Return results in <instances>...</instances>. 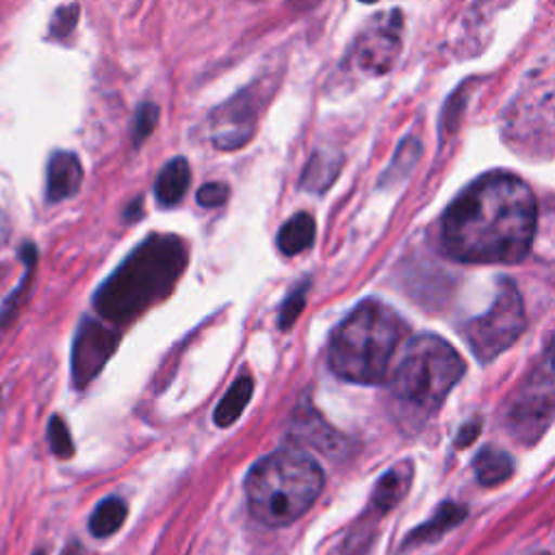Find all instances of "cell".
Returning a JSON list of instances; mask_svg holds the SVG:
<instances>
[{
  "label": "cell",
  "instance_id": "cell-1",
  "mask_svg": "<svg viewBox=\"0 0 555 555\" xmlns=\"http://www.w3.org/2000/svg\"><path fill=\"white\" fill-rule=\"evenodd\" d=\"M538 206L525 180L492 171L470 182L444 210L442 245L460 262H520L535 234Z\"/></svg>",
  "mask_w": 555,
  "mask_h": 555
},
{
  "label": "cell",
  "instance_id": "cell-2",
  "mask_svg": "<svg viewBox=\"0 0 555 555\" xmlns=\"http://www.w3.org/2000/svg\"><path fill=\"white\" fill-rule=\"evenodd\" d=\"M186 260L189 249L180 236H147L98 288V314L115 325L132 321L173 291Z\"/></svg>",
  "mask_w": 555,
  "mask_h": 555
},
{
  "label": "cell",
  "instance_id": "cell-3",
  "mask_svg": "<svg viewBox=\"0 0 555 555\" xmlns=\"http://www.w3.org/2000/svg\"><path fill=\"white\" fill-rule=\"evenodd\" d=\"M408 327L384 301H360L332 332L327 360L332 371L353 384H377L386 377L392 356Z\"/></svg>",
  "mask_w": 555,
  "mask_h": 555
},
{
  "label": "cell",
  "instance_id": "cell-4",
  "mask_svg": "<svg viewBox=\"0 0 555 555\" xmlns=\"http://www.w3.org/2000/svg\"><path fill=\"white\" fill-rule=\"evenodd\" d=\"M323 490V470L306 453L282 449L262 457L245 479L249 512L269 527L301 518Z\"/></svg>",
  "mask_w": 555,
  "mask_h": 555
},
{
  "label": "cell",
  "instance_id": "cell-5",
  "mask_svg": "<svg viewBox=\"0 0 555 555\" xmlns=\"http://www.w3.org/2000/svg\"><path fill=\"white\" fill-rule=\"evenodd\" d=\"M464 375L462 356L436 334L414 336L390 377L392 397L408 410L429 416Z\"/></svg>",
  "mask_w": 555,
  "mask_h": 555
},
{
  "label": "cell",
  "instance_id": "cell-6",
  "mask_svg": "<svg viewBox=\"0 0 555 555\" xmlns=\"http://www.w3.org/2000/svg\"><path fill=\"white\" fill-rule=\"evenodd\" d=\"M525 323L522 297L516 284L503 278L490 308L483 314L473 317L462 332L477 360L488 362L516 343L525 332Z\"/></svg>",
  "mask_w": 555,
  "mask_h": 555
},
{
  "label": "cell",
  "instance_id": "cell-7",
  "mask_svg": "<svg viewBox=\"0 0 555 555\" xmlns=\"http://www.w3.org/2000/svg\"><path fill=\"white\" fill-rule=\"evenodd\" d=\"M553 418V369L551 353L544 366L535 369L516 390L505 408V427L522 444H533L544 436Z\"/></svg>",
  "mask_w": 555,
  "mask_h": 555
},
{
  "label": "cell",
  "instance_id": "cell-8",
  "mask_svg": "<svg viewBox=\"0 0 555 555\" xmlns=\"http://www.w3.org/2000/svg\"><path fill=\"white\" fill-rule=\"evenodd\" d=\"M119 345V332L104 323L85 319L72 347V377L78 388L87 386L108 362Z\"/></svg>",
  "mask_w": 555,
  "mask_h": 555
},
{
  "label": "cell",
  "instance_id": "cell-9",
  "mask_svg": "<svg viewBox=\"0 0 555 555\" xmlns=\"http://www.w3.org/2000/svg\"><path fill=\"white\" fill-rule=\"evenodd\" d=\"M256 130V100L251 91H238L210 113V139L221 150H236Z\"/></svg>",
  "mask_w": 555,
  "mask_h": 555
},
{
  "label": "cell",
  "instance_id": "cell-10",
  "mask_svg": "<svg viewBox=\"0 0 555 555\" xmlns=\"http://www.w3.org/2000/svg\"><path fill=\"white\" fill-rule=\"evenodd\" d=\"M392 17H388L384 24H379L375 30L364 33L358 41L356 59L362 72L366 74H384L395 63V56L399 52V26H401V13L392 11Z\"/></svg>",
  "mask_w": 555,
  "mask_h": 555
},
{
  "label": "cell",
  "instance_id": "cell-11",
  "mask_svg": "<svg viewBox=\"0 0 555 555\" xmlns=\"http://www.w3.org/2000/svg\"><path fill=\"white\" fill-rule=\"evenodd\" d=\"M412 477H414V466H412L410 460H403V462L390 466L377 479V483H375V488L371 492V501H369L366 514L362 516V520L373 525L377 518H382L395 505H399L403 501V496L408 494L410 486H412Z\"/></svg>",
  "mask_w": 555,
  "mask_h": 555
},
{
  "label": "cell",
  "instance_id": "cell-12",
  "mask_svg": "<svg viewBox=\"0 0 555 555\" xmlns=\"http://www.w3.org/2000/svg\"><path fill=\"white\" fill-rule=\"evenodd\" d=\"M291 438L325 455H340L345 451V438L312 405H306L295 414Z\"/></svg>",
  "mask_w": 555,
  "mask_h": 555
},
{
  "label": "cell",
  "instance_id": "cell-13",
  "mask_svg": "<svg viewBox=\"0 0 555 555\" xmlns=\"http://www.w3.org/2000/svg\"><path fill=\"white\" fill-rule=\"evenodd\" d=\"M82 184V165L74 152L59 150L48 160L46 173V195L50 202H61L72 195Z\"/></svg>",
  "mask_w": 555,
  "mask_h": 555
},
{
  "label": "cell",
  "instance_id": "cell-14",
  "mask_svg": "<svg viewBox=\"0 0 555 555\" xmlns=\"http://www.w3.org/2000/svg\"><path fill=\"white\" fill-rule=\"evenodd\" d=\"M466 514H468V509H466L464 505H460V503H453V501L440 503L438 509L434 512V516H431L427 522L414 527V529L408 533L403 546H412V544H423V542L438 540V538H440L442 533H447L451 527L460 525V522L466 518Z\"/></svg>",
  "mask_w": 555,
  "mask_h": 555
},
{
  "label": "cell",
  "instance_id": "cell-15",
  "mask_svg": "<svg viewBox=\"0 0 555 555\" xmlns=\"http://www.w3.org/2000/svg\"><path fill=\"white\" fill-rule=\"evenodd\" d=\"M189 182H191V169H189V163L186 158L178 156V158H171L158 173L156 178V184H154V193H156V199L160 206H173L178 204L186 189H189Z\"/></svg>",
  "mask_w": 555,
  "mask_h": 555
},
{
  "label": "cell",
  "instance_id": "cell-16",
  "mask_svg": "<svg viewBox=\"0 0 555 555\" xmlns=\"http://www.w3.org/2000/svg\"><path fill=\"white\" fill-rule=\"evenodd\" d=\"M473 468H475V475H477L479 483L492 488V486H499V483H503L512 477L514 462L505 451L494 449V447H486L475 455Z\"/></svg>",
  "mask_w": 555,
  "mask_h": 555
},
{
  "label": "cell",
  "instance_id": "cell-17",
  "mask_svg": "<svg viewBox=\"0 0 555 555\" xmlns=\"http://www.w3.org/2000/svg\"><path fill=\"white\" fill-rule=\"evenodd\" d=\"M314 219L308 212L293 215L278 232V247L286 256L301 254L314 241Z\"/></svg>",
  "mask_w": 555,
  "mask_h": 555
},
{
  "label": "cell",
  "instance_id": "cell-18",
  "mask_svg": "<svg viewBox=\"0 0 555 555\" xmlns=\"http://www.w3.org/2000/svg\"><path fill=\"white\" fill-rule=\"evenodd\" d=\"M254 395V379L249 375H241L230 388L228 392L221 397V401L215 408V423L219 427H230L247 408L249 399Z\"/></svg>",
  "mask_w": 555,
  "mask_h": 555
},
{
  "label": "cell",
  "instance_id": "cell-19",
  "mask_svg": "<svg viewBox=\"0 0 555 555\" xmlns=\"http://www.w3.org/2000/svg\"><path fill=\"white\" fill-rule=\"evenodd\" d=\"M20 256L26 262V271H24L20 284L13 288V293L4 299V304L0 308V327H7V325L13 323V319L20 312V308L26 304V295H28V288H30V282H33V275H35V264H37V249H35V245L33 243H24L22 249H20Z\"/></svg>",
  "mask_w": 555,
  "mask_h": 555
},
{
  "label": "cell",
  "instance_id": "cell-20",
  "mask_svg": "<svg viewBox=\"0 0 555 555\" xmlns=\"http://www.w3.org/2000/svg\"><path fill=\"white\" fill-rule=\"evenodd\" d=\"M340 163L343 158L338 154H332L330 150L325 152H314L304 169V176H301V186L306 191H314V193H323L332 182L334 178L338 176V169H340Z\"/></svg>",
  "mask_w": 555,
  "mask_h": 555
},
{
  "label": "cell",
  "instance_id": "cell-21",
  "mask_svg": "<svg viewBox=\"0 0 555 555\" xmlns=\"http://www.w3.org/2000/svg\"><path fill=\"white\" fill-rule=\"evenodd\" d=\"M128 507L119 496H108L95 505L89 518V531L95 538L113 535L126 520Z\"/></svg>",
  "mask_w": 555,
  "mask_h": 555
},
{
  "label": "cell",
  "instance_id": "cell-22",
  "mask_svg": "<svg viewBox=\"0 0 555 555\" xmlns=\"http://www.w3.org/2000/svg\"><path fill=\"white\" fill-rule=\"evenodd\" d=\"M48 442H50V451L61 457V460H69L74 455V442H72V434L65 425V421L61 416H52L48 423Z\"/></svg>",
  "mask_w": 555,
  "mask_h": 555
},
{
  "label": "cell",
  "instance_id": "cell-23",
  "mask_svg": "<svg viewBox=\"0 0 555 555\" xmlns=\"http://www.w3.org/2000/svg\"><path fill=\"white\" fill-rule=\"evenodd\" d=\"M304 306H306V286L293 291V293L284 299L282 310H280V317H278L280 330H288L291 325H295V321L299 319Z\"/></svg>",
  "mask_w": 555,
  "mask_h": 555
},
{
  "label": "cell",
  "instance_id": "cell-24",
  "mask_svg": "<svg viewBox=\"0 0 555 555\" xmlns=\"http://www.w3.org/2000/svg\"><path fill=\"white\" fill-rule=\"evenodd\" d=\"M158 119V106L152 102H145L139 106L137 117H134V128H132V139L134 143H141L156 126Z\"/></svg>",
  "mask_w": 555,
  "mask_h": 555
},
{
  "label": "cell",
  "instance_id": "cell-25",
  "mask_svg": "<svg viewBox=\"0 0 555 555\" xmlns=\"http://www.w3.org/2000/svg\"><path fill=\"white\" fill-rule=\"evenodd\" d=\"M76 22H78V4H67V7L56 9V13L50 22L52 37H67L74 30Z\"/></svg>",
  "mask_w": 555,
  "mask_h": 555
},
{
  "label": "cell",
  "instance_id": "cell-26",
  "mask_svg": "<svg viewBox=\"0 0 555 555\" xmlns=\"http://www.w3.org/2000/svg\"><path fill=\"white\" fill-rule=\"evenodd\" d=\"M228 193H230V189L223 182L202 184L197 191V204L204 208H217L228 199Z\"/></svg>",
  "mask_w": 555,
  "mask_h": 555
},
{
  "label": "cell",
  "instance_id": "cell-27",
  "mask_svg": "<svg viewBox=\"0 0 555 555\" xmlns=\"http://www.w3.org/2000/svg\"><path fill=\"white\" fill-rule=\"evenodd\" d=\"M477 436H479V423L473 421V423H466V425L460 429L455 442H457V447H466V444H470Z\"/></svg>",
  "mask_w": 555,
  "mask_h": 555
},
{
  "label": "cell",
  "instance_id": "cell-28",
  "mask_svg": "<svg viewBox=\"0 0 555 555\" xmlns=\"http://www.w3.org/2000/svg\"><path fill=\"white\" fill-rule=\"evenodd\" d=\"M33 555H46V551H43V548H39V551H35Z\"/></svg>",
  "mask_w": 555,
  "mask_h": 555
},
{
  "label": "cell",
  "instance_id": "cell-29",
  "mask_svg": "<svg viewBox=\"0 0 555 555\" xmlns=\"http://www.w3.org/2000/svg\"><path fill=\"white\" fill-rule=\"evenodd\" d=\"M360 2H375V0H360Z\"/></svg>",
  "mask_w": 555,
  "mask_h": 555
}]
</instances>
